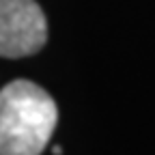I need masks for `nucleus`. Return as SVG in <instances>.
<instances>
[{"mask_svg": "<svg viewBox=\"0 0 155 155\" xmlns=\"http://www.w3.org/2000/svg\"><path fill=\"white\" fill-rule=\"evenodd\" d=\"M58 121L52 95L30 80L0 91V155H41Z\"/></svg>", "mask_w": 155, "mask_h": 155, "instance_id": "f257e3e1", "label": "nucleus"}, {"mask_svg": "<svg viewBox=\"0 0 155 155\" xmlns=\"http://www.w3.org/2000/svg\"><path fill=\"white\" fill-rule=\"evenodd\" d=\"M48 41V22L37 0H0V56H32Z\"/></svg>", "mask_w": 155, "mask_h": 155, "instance_id": "f03ea898", "label": "nucleus"}, {"mask_svg": "<svg viewBox=\"0 0 155 155\" xmlns=\"http://www.w3.org/2000/svg\"><path fill=\"white\" fill-rule=\"evenodd\" d=\"M52 153H54V155H61V153H63V149H61V147H54V149H52Z\"/></svg>", "mask_w": 155, "mask_h": 155, "instance_id": "7ed1b4c3", "label": "nucleus"}]
</instances>
